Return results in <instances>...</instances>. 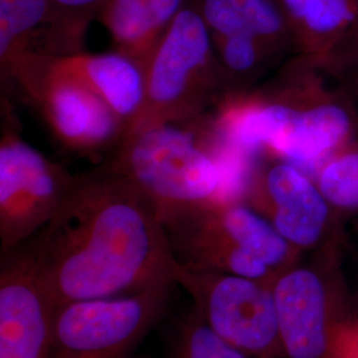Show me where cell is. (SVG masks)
Here are the masks:
<instances>
[{"mask_svg": "<svg viewBox=\"0 0 358 358\" xmlns=\"http://www.w3.org/2000/svg\"><path fill=\"white\" fill-rule=\"evenodd\" d=\"M231 92L199 8L186 6L146 68V99L128 134L214 110Z\"/></svg>", "mask_w": 358, "mask_h": 358, "instance_id": "cell-5", "label": "cell"}, {"mask_svg": "<svg viewBox=\"0 0 358 358\" xmlns=\"http://www.w3.org/2000/svg\"><path fill=\"white\" fill-rule=\"evenodd\" d=\"M173 358L254 357L222 338L192 307L179 322L173 346Z\"/></svg>", "mask_w": 358, "mask_h": 358, "instance_id": "cell-19", "label": "cell"}, {"mask_svg": "<svg viewBox=\"0 0 358 358\" xmlns=\"http://www.w3.org/2000/svg\"><path fill=\"white\" fill-rule=\"evenodd\" d=\"M76 179L15 129H4L0 142L1 254L35 236L63 205Z\"/></svg>", "mask_w": 358, "mask_h": 358, "instance_id": "cell-9", "label": "cell"}, {"mask_svg": "<svg viewBox=\"0 0 358 358\" xmlns=\"http://www.w3.org/2000/svg\"><path fill=\"white\" fill-rule=\"evenodd\" d=\"M173 287L56 304L52 358H130L164 319Z\"/></svg>", "mask_w": 358, "mask_h": 358, "instance_id": "cell-6", "label": "cell"}, {"mask_svg": "<svg viewBox=\"0 0 358 358\" xmlns=\"http://www.w3.org/2000/svg\"><path fill=\"white\" fill-rule=\"evenodd\" d=\"M327 358H358V317L346 316L337 325Z\"/></svg>", "mask_w": 358, "mask_h": 358, "instance_id": "cell-21", "label": "cell"}, {"mask_svg": "<svg viewBox=\"0 0 358 358\" xmlns=\"http://www.w3.org/2000/svg\"><path fill=\"white\" fill-rule=\"evenodd\" d=\"M1 256L0 358H52L55 304L22 248Z\"/></svg>", "mask_w": 358, "mask_h": 358, "instance_id": "cell-13", "label": "cell"}, {"mask_svg": "<svg viewBox=\"0 0 358 358\" xmlns=\"http://www.w3.org/2000/svg\"><path fill=\"white\" fill-rule=\"evenodd\" d=\"M321 251L317 263H299L272 284L285 358L328 357L333 333L346 317L337 279V244Z\"/></svg>", "mask_w": 358, "mask_h": 358, "instance_id": "cell-10", "label": "cell"}, {"mask_svg": "<svg viewBox=\"0 0 358 358\" xmlns=\"http://www.w3.org/2000/svg\"><path fill=\"white\" fill-rule=\"evenodd\" d=\"M90 23L55 0H0L1 78L13 81L36 60L84 52Z\"/></svg>", "mask_w": 358, "mask_h": 358, "instance_id": "cell-12", "label": "cell"}, {"mask_svg": "<svg viewBox=\"0 0 358 358\" xmlns=\"http://www.w3.org/2000/svg\"><path fill=\"white\" fill-rule=\"evenodd\" d=\"M60 60L88 84L129 129L140 115L146 99V69L134 59L118 51L81 52L60 57Z\"/></svg>", "mask_w": 358, "mask_h": 358, "instance_id": "cell-15", "label": "cell"}, {"mask_svg": "<svg viewBox=\"0 0 358 358\" xmlns=\"http://www.w3.org/2000/svg\"><path fill=\"white\" fill-rule=\"evenodd\" d=\"M324 75L355 90L358 88V19L345 35L316 65Z\"/></svg>", "mask_w": 358, "mask_h": 358, "instance_id": "cell-20", "label": "cell"}, {"mask_svg": "<svg viewBox=\"0 0 358 358\" xmlns=\"http://www.w3.org/2000/svg\"><path fill=\"white\" fill-rule=\"evenodd\" d=\"M65 10L75 13L77 16L92 22L99 17L106 0H55Z\"/></svg>", "mask_w": 358, "mask_h": 358, "instance_id": "cell-22", "label": "cell"}, {"mask_svg": "<svg viewBox=\"0 0 358 358\" xmlns=\"http://www.w3.org/2000/svg\"><path fill=\"white\" fill-rule=\"evenodd\" d=\"M17 248L55 306L176 285L180 269L153 199L108 161Z\"/></svg>", "mask_w": 358, "mask_h": 358, "instance_id": "cell-1", "label": "cell"}, {"mask_svg": "<svg viewBox=\"0 0 358 358\" xmlns=\"http://www.w3.org/2000/svg\"><path fill=\"white\" fill-rule=\"evenodd\" d=\"M185 0H106L99 20L108 29L115 51L146 69Z\"/></svg>", "mask_w": 358, "mask_h": 358, "instance_id": "cell-14", "label": "cell"}, {"mask_svg": "<svg viewBox=\"0 0 358 358\" xmlns=\"http://www.w3.org/2000/svg\"><path fill=\"white\" fill-rule=\"evenodd\" d=\"M213 112L245 153L294 164L312 178L327 158L357 137L358 115L348 96L299 57L272 84L230 92Z\"/></svg>", "mask_w": 358, "mask_h": 358, "instance_id": "cell-2", "label": "cell"}, {"mask_svg": "<svg viewBox=\"0 0 358 358\" xmlns=\"http://www.w3.org/2000/svg\"><path fill=\"white\" fill-rule=\"evenodd\" d=\"M313 179L336 213H358V137L327 158Z\"/></svg>", "mask_w": 358, "mask_h": 358, "instance_id": "cell-18", "label": "cell"}, {"mask_svg": "<svg viewBox=\"0 0 358 358\" xmlns=\"http://www.w3.org/2000/svg\"><path fill=\"white\" fill-rule=\"evenodd\" d=\"M196 7L213 38L256 40L278 53L292 47L289 27L276 0H201Z\"/></svg>", "mask_w": 358, "mask_h": 358, "instance_id": "cell-17", "label": "cell"}, {"mask_svg": "<svg viewBox=\"0 0 358 358\" xmlns=\"http://www.w3.org/2000/svg\"><path fill=\"white\" fill-rule=\"evenodd\" d=\"M357 229H358V222H357Z\"/></svg>", "mask_w": 358, "mask_h": 358, "instance_id": "cell-23", "label": "cell"}, {"mask_svg": "<svg viewBox=\"0 0 358 358\" xmlns=\"http://www.w3.org/2000/svg\"><path fill=\"white\" fill-rule=\"evenodd\" d=\"M162 219L171 248L185 266L273 284L303 255L245 202L192 206Z\"/></svg>", "mask_w": 358, "mask_h": 358, "instance_id": "cell-4", "label": "cell"}, {"mask_svg": "<svg viewBox=\"0 0 358 358\" xmlns=\"http://www.w3.org/2000/svg\"><path fill=\"white\" fill-rule=\"evenodd\" d=\"M19 90L40 109L56 141L72 153L115 152L127 138V124L60 57L35 65Z\"/></svg>", "mask_w": 358, "mask_h": 358, "instance_id": "cell-8", "label": "cell"}, {"mask_svg": "<svg viewBox=\"0 0 358 358\" xmlns=\"http://www.w3.org/2000/svg\"><path fill=\"white\" fill-rule=\"evenodd\" d=\"M177 284L222 338L254 358H285L272 284L180 264Z\"/></svg>", "mask_w": 358, "mask_h": 358, "instance_id": "cell-7", "label": "cell"}, {"mask_svg": "<svg viewBox=\"0 0 358 358\" xmlns=\"http://www.w3.org/2000/svg\"><path fill=\"white\" fill-rule=\"evenodd\" d=\"M244 202L303 252L336 243V210L315 179L294 164L260 159Z\"/></svg>", "mask_w": 358, "mask_h": 358, "instance_id": "cell-11", "label": "cell"}, {"mask_svg": "<svg viewBox=\"0 0 358 358\" xmlns=\"http://www.w3.org/2000/svg\"><path fill=\"white\" fill-rule=\"evenodd\" d=\"M299 59L316 65L358 19V0H279Z\"/></svg>", "mask_w": 358, "mask_h": 358, "instance_id": "cell-16", "label": "cell"}, {"mask_svg": "<svg viewBox=\"0 0 358 358\" xmlns=\"http://www.w3.org/2000/svg\"><path fill=\"white\" fill-rule=\"evenodd\" d=\"M259 161L231 141L211 110L130 134L108 162L165 217L192 206L244 202Z\"/></svg>", "mask_w": 358, "mask_h": 358, "instance_id": "cell-3", "label": "cell"}, {"mask_svg": "<svg viewBox=\"0 0 358 358\" xmlns=\"http://www.w3.org/2000/svg\"><path fill=\"white\" fill-rule=\"evenodd\" d=\"M276 1H279V0H276Z\"/></svg>", "mask_w": 358, "mask_h": 358, "instance_id": "cell-24", "label": "cell"}]
</instances>
